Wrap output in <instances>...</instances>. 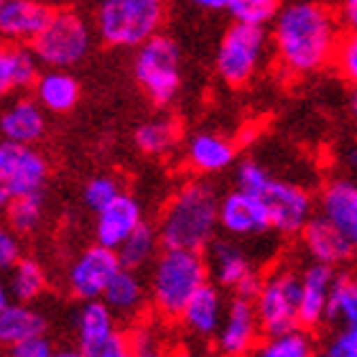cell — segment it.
I'll list each match as a JSON object with an SVG mask.
<instances>
[{"label":"cell","mask_w":357,"mask_h":357,"mask_svg":"<svg viewBox=\"0 0 357 357\" xmlns=\"http://www.w3.org/2000/svg\"><path fill=\"white\" fill-rule=\"evenodd\" d=\"M342 36V18L327 3L291 0L275 15L271 49L289 77H309L335 64Z\"/></svg>","instance_id":"cell-1"},{"label":"cell","mask_w":357,"mask_h":357,"mask_svg":"<svg viewBox=\"0 0 357 357\" xmlns=\"http://www.w3.org/2000/svg\"><path fill=\"white\" fill-rule=\"evenodd\" d=\"M220 227V197L209 181H189L174 194L158 220L164 248L207 250Z\"/></svg>","instance_id":"cell-2"},{"label":"cell","mask_w":357,"mask_h":357,"mask_svg":"<svg viewBox=\"0 0 357 357\" xmlns=\"http://www.w3.org/2000/svg\"><path fill=\"white\" fill-rule=\"evenodd\" d=\"M235 184L266 202L273 230L281 235H296L314 217V199L304 186L275 178L258 161H243L235 172Z\"/></svg>","instance_id":"cell-3"},{"label":"cell","mask_w":357,"mask_h":357,"mask_svg":"<svg viewBox=\"0 0 357 357\" xmlns=\"http://www.w3.org/2000/svg\"><path fill=\"white\" fill-rule=\"evenodd\" d=\"M209 278L207 258L199 250H178L164 248L151 268L149 294L151 304L166 319L181 317L189 298L204 286Z\"/></svg>","instance_id":"cell-4"},{"label":"cell","mask_w":357,"mask_h":357,"mask_svg":"<svg viewBox=\"0 0 357 357\" xmlns=\"http://www.w3.org/2000/svg\"><path fill=\"white\" fill-rule=\"evenodd\" d=\"M166 0H110L97 6V33L107 46L138 49L161 33Z\"/></svg>","instance_id":"cell-5"},{"label":"cell","mask_w":357,"mask_h":357,"mask_svg":"<svg viewBox=\"0 0 357 357\" xmlns=\"http://www.w3.org/2000/svg\"><path fill=\"white\" fill-rule=\"evenodd\" d=\"M268 52H271V33H266V29L232 21L217 46V75L230 87H245L266 67Z\"/></svg>","instance_id":"cell-6"},{"label":"cell","mask_w":357,"mask_h":357,"mask_svg":"<svg viewBox=\"0 0 357 357\" xmlns=\"http://www.w3.org/2000/svg\"><path fill=\"white\" fill-rule=\"evenodd\" d=\"M133 75L151 102L158 107L172 105L181 89V52L176 41L158 33L138 46Z\"/></svg>","instance_id":"cell-7"},{"label":"cell","mask_w":357,"mask_h":357,"mask_svg":"<svg viewBox=\"0 0 357 357\" xmlns=\"http://www.w3.org/2000/svg\"><path fill=\"white\" fill-rule=\"evenodd\" d=\"M92 33L82 15L75 10H54L52 21L31 44L36 59L52 69H69L87 56Z\"/></svg>","instance_id":"cell-8"},{"label":"cell","mask_w":357,"mask_h":357,"mask_svg":"<svg viewBox=\"0 0 357 357\" xmlns=\"http://www.w3.org/2000/svg\"><path fill=\"white\" fill-rule=\"evenodd\" d=\"M298 291L301 273L291 268L271 271L261 281L253 304L266 335H281L298 327Z\"/></svg>","instance_id":"cell-9"},{"label":"cell","mask_w":357,"mask_h":357,"mask_svg":"<svg viewBox=\"0 0 357 357\" xmlns=\"http://www.w3.org/2000/svg\"><path fill=\"white\" fill-rule=\"evenodd\" d=\"M49 178V161L36 146L0 141V184L13 197L41 194Z\"/></svg>","instance_id":"cell-10"},{"label":"cell","mask_w":357,"mask_h":357,"mask_svg":"<svg viewBox=\"0 0 357 357\" xmlns=\"http://www.w3.org/2000/svg\"><path fill=\"white\" fill-rule=\"evenodd\" d=\"M118 250H110L105 245H89L77 255L67 273L69 294L79 301H97L102 298L105 289L110 286L115 273L120 271Z\"/></svg>","instance_id":"cell-11"},{"label":"cell","mask_w":357,"mask_h":357,"mask_svg":"<svg viewBox=\"0 0 357 357\" xmlns=\"http://www.w3.org/2000/svg\"><path fill=\"white\" fill-rule=\"evenodd\" d=\"M261 319L255 312L253 298L232 296L227 301V312L215 335V350L220 357H248L258 347Z\"/></svg>","instance_id":"cell-12"},{"label":"cell","mask_w":357,"mask_h":357,"mask_svg":"<svg viewBox=\"0 0 357 357\" xmlns=\"http://www.w3.org/2000/svg\"><path fill=\"white\" fill-rule=\"evenodd\" d=\"M207 250L209 273H212L217 286L232 291L235 296L253 298L261 281L255 278V266L250 261V255L232 240H215Z\"/></svg>","instance_id":"cell-13"},{"label":"cell","mask_w":357,"mask_h":357,"mask_svg":"<svg viewBox=\"0 0 357 357\" xmlns=\"http://www.w3.org/2000/svg\"><path fill=\"white\" fill-rule=\"evenodd\" d=\"M220 227L230 238H261L273 230V222L261 197L235 186L220 199Z\"/></svg>","instance_id":"cell-14"},{"label":"cell","mask_w":357,"mask_h":357,"mask_svg":"<svg viewBox=\"0 0 357 357\" xmlns=\"http://www.w3.org/2000/svg\"><path fill=\"white\" fill-rule=\"evenodd\" d=\"M337 275L335 268L324 263H309L301 271V291H298V327L314 329L329 319L332 296H335Z\"/></svg>","instance_id":"cell-15"},{"label":"cell","mask_w":357,"mask_h":357,"mask_svg":"<svg viewBox=\"0 0 357 357\" xmlns=\"http://www.w3.org/2000/svg\"><path fill=\"white\" fill-rule=\"evenodd\" d=\"M54 10L44 0H3L0 36L10 44H33L49 26Z\"/></svg>","instance_id":"cell-16"},{"label":"cell","mask_w":357,"mask_h":357,"mask_svg":"<svg viewBox=\"0 0 357 357\" xmlns=\"http://www.w3.org/2000/svg\"><path fill=\"white\" fill-rule=\"evenodd\" d=\"M143 225V209L135 197L120 194L105 209L97 212L95 220V240L97 245H105L110 250H118L130 235Z\"/></svg>","instance_id":"cell-17"},{"label":"cell","mask_w":357,"mask_h":357,"mask_svg":"<svg viewBox=\"0 0 357 357\" xmlns=\"http://www.w3.org/2000/svg\"><path fill=\"white\" fill-rule=\"evenodd\" d=\"M115 314L102 298L97 301H82V306L75 314V337L77 347L87 357H97L107 344L118 337Z\"/></svg>","instance_id":"cell-18"},{"label":"cell","mask_w":357,"mask_h":357,"mask_svg":"<svg viewBox=\"0 0 357 357\" xmlns=\"http://www.w3.org/2000/svg\"><path fill=\"white\" fill-rule=\"evenodd\" d=\"M319 215L357 248V181L329 178L319 194Z\"/></svg>","instance_id":"cell-19"},{"label":"cell","mask_w":357,"mask_h":357,"mask_svg":"<svg viewBox=\"0 0 357 357\" xmlns=\"http://www.w3.org/2000/svg\"><path fill=\"white\" fill-rule=\"evenodd\" d=\"M225 312H227V301L222 296V289L217 283H204L184 306L181 312V324L189 335L199 337V340H209L217 335V329L222 324Z\"/></svg>","instance_id":"cell-20"},{"label":"cell","mask_w":357,"mask_h":357,"mask_svg":"<svg viewBox=\"0 0 357 357\" xmlns=\"http://www.w3.org/2000/svg\"><path fill=\"white\" fill-rule=\"evenodd\" d=\"M301 243H304L306 255L314 263H324V266H342L352 258L357 248L350 240L344 238L342 232L337 230L335 225H329L324 217H312L309 225L301 230Z\"/></svg>","instance_id":"cell-21"},{"label":"cell","mask_w":357,"mask_h":357,"mask_svg":"<svg viewBox=\"0 0 357 357\" xmlns=\"http://www.w3.org/2000/svg\"><path fill=\"white\" fill-rule=\"evenodd\" d=\"M238 158L235 143L215 130H199L186 141V164L199 174H222Z\"/></svg>","instance_id":"cell-22"},{"label":"cell","mask_w":357,"mask_h":357,"mask_svg":"<svg viewBox=\"0 0 357 357\" xmlns=\"http://www.w3.org/2000/svg\"><path fill=\"white\" fill-rule=\"evenodd\" d=\"M44 133H46V115H44V107L36 100H29V97L15 100L0 115V135H3V141L36 146L44 138Z\"/></svg>","instance_id":"cell-23"},{"label":"cell","mask_w":357,"mask_h":357,"mask_svg":"<svg viewBox=\"0 0 357 357\" xmlns=\"http://www.w3.org/2000/svg\"><path fill=\"white\" fill-rule=\"evenodd\" d=\"M38 79V59L33 49L21 44H0V97L13 89L33 87Z\"/></svg>","instance_id":"cell-24"},{"label":"cell","mask_w":357,"mask_h":357,"mask_svg":"<svg viewBox=\"0 0 357 357\" xmlns=\"http://www.w3.org/2000/svg\"><path fill=\"white\" fill-rule=\"evenodd\" d=\"M33 95L44 110L61 115L79 102V82L67 69H49L44 75H38L36 84H33Z\"/></svg>","instance_id":"cell-25"},{"label":"cell","mask_w":357,"mask_h":357,"mask_svg":"<svg viewBox=\"0 0 357 357\" xmlns=\"http://www.w3.org/2000/svg\"><path fill=\"white\" fill-rule=\"evenodd\" d=\"M44 332V314H38L29 304L15 301V304H8L0 309V344L13 347V344L26 342L31 337H41Z\"/></svg>","instance_id":"cell-26"},{"label":"cell","mask_w":357,"mask_h":357,"mask_svg":"<svg viewBox=\"0 0 357 357\" xmlns=\"http://www.w3.org/2000/svg\"><path fill=\"white\" fill-rule=\"evenodd\" d=\"M102 301L110 306L115 317H135L146 306V286L138 278V271L120 268L110 286L105 289Z\"/></svg>","instance_id":"cell-27"},{"label":"cell","mask_w":357,"mask_h":357,"mask_svg":"<svg viewBox=\"0 0 357 357\" xmlns=\"http://www.w3.org/2000/svg\"><path fill=\"white\" fill-rule=\"evenodd\" d=\"M158 245H161L158 230H153L151 225L143 222L141 227L118 248L120 266L128 268V271H141V268H146L149 263H153L158 258Z\"/></svg>","instance_id":"cell-28"},{"label":"cell","mask_w":357,"mask_h":357,"mask_svg":"<svg viewBox=\"0 0 357 357\" xmlns=\"http://www.w3.org/2000/svg\"><path fill=\"white\" fill-rule=\"evenodd\" d=\"M8 289H10V296L15 301H23V304L38 298L46 289L44 266L38 261H33V258H21V261L10 268V283H8Z\"/></svg>","instance_id":"cell-29"},{"label":"cell","mask_w":357,"mask_h":357,"mask_svg":"<svg viewBox=\"0 0 357 357\" xmlns=\"http://www.w3.org/2000/svg\"><path fill=\"white\" fill-rule=\"evenodd\" d=\"M178 143V126L169 118H156L143 123L135 130V146L146 156H166Z\"/></svg>","instance_id":"cell-30"},{"label":"cell","mask_w":357,"mask_h":357,"mask_svg":"<svg viewBox=\"0 0 357 357\" xmlns=\"http://www.w3.org/2000/svg\"><path fill=\"white\" fill-rule=\"evenodd\" d=\"M314 340L304 329H289L281 335H268L266 342L255 347L253 357H314Z\"/></svg>","instance_id":"cell-31"},{"label":"cell","mask_w":357,"mask_h":357,"mask_svg":"<svg viewBox=\"0 0 357 357\" xmlns=\"http://www.w3.org/2000/svg\"><path fill=\"white\" fill-rule=\"evenodd\" d=\"M8 225L18 235H31L38 230V225L44 220V192L41 194H26V197H13L6 207Z\"/></svg>","instance_id":"cell-32"},{"label":"cell","mask_w":357,"mask_h":357,"mask_svg":"<svg viewBox=\"0 0 357 357\" xmlns=\"http://www.w3.org/2000/svg\"><path fill=\"white\" fill-rule=\"evenodd\" d=\"M281 0H232L227 13L235 23H248V26H273L275 15L281 13Z\"/></svg>","instance_id":"cell-33"},{"label":"cell","mask_w":357,"mask_h":357,"mask_svg":"<svg viewBox=\"0 0 357 357\" xmlns=\"http://www.w3.org/2000/svg\"><path fill=\"white\" fill-rule=\"evenodd\" d=\"M329 319H337L342 327H357V275L337 278Z\"/></svg>","instance_id":"cell-34"},{"label":"cell","mask_w":357,"mask_h":357,"mask_svg":"<svg viewBox=\"0 0 357 357\" xmlns=\"http://www.w3.org/2000/svg\"><path fill=\"white\" fill-rule=\"evenodd\" d=\"M120 194H123V189H120L118 178L105 176V174L102 176H92L87 184H84V204L97 215V212L107 207L112 199H118Z\"/></svg>","instance_id":"cell-35"},{"label":"cell","mask_w":357,"mask_h":357,"mask_svg":"<svg viewBox=\"0 0 357 357\" xmlns=\"http://www.w3.org/2000/svg\"><path fill=\"white\" fill-rule=\"evenodd\" d=\"M335 67L344 82L357 87V29L347 31L342 36V44H340L335 56Z\"/></svg>","instance_id":"cell-36"},{"label":"cell","mask_w":357,"mask_h":357,"mask_svg":"<svg viewBox=\"0 0 357 357\" xmlns=\"http://www.w3.org/2000/svg\"><path fill=\"white\" fill-rule=\"evenodd\" d=\"M128 344H130V357H169L158 347L156 335L149 327L135 329L133 335L128 337Z\"/></svg>","instance_id":"cell-37"},{"label":"cell","mask_w":357,"mask_h":357,"mask_svg":"<svg viewBox=\"0 0 357 357\" xmlns=\"http://www.w3.org/2000/svg\"><path fill=\"white\" fill-rule=\"evenodd\" d=\"M21 261V243L10 225L0 222V268H13Z\"/></svg>","instance_id":"cell-38"},{"label":"cell","mask_w":357,"mask_h":357,"mask_svg":"<svg viewBox=\"0 0 357 357\" xmlns=\"http://www.w3.org/2000/svg\"><path fill=\"white\" fill-rule=\"evenodd\" d=\"M8 350H10V357H54L56 355V350L52 347V342H49L46 335L31 337V340L13 344V347H8Z\"/></svg>","instance_id":"cell-39"},{"label":"cell","mask_w":357,"mask_h":357,"mask_svg":"<svg viewBox=\"0 0 357 357\" xmlns=\"http://www.w3.org/2000/svg\"><path fill=\"white\" fill-rule=\"evenodd\" d=\"M332 357H357V327H342V332L329 342Z\"/></svg>","instance_id":"cell-40"},{"label":"cell","mask_w":357,"mask_h":357,"mask_svg":"<svg viewBox=\"0 0 357 357\" xmlns=\"http://www.w3.org/2000/svg\"><path fill=\"white\" fill-rule=\"evenodd\" d=\"M337 13H340V18H342L344 29H347V31L357 29V0H340Z\"/></svg>","instance_id":"cell-41"},{"label":"cell","mask_w":357,"mask_h":357,"mask_svg":"<svg viewBox=\"0 0 357 357\" xmlns=\"http://www.w3.org/2000/svg\"><path fill=\"white\" fill-rule=\"evenodd\" d=\"M97 357H130V344H128V337L118 335Z\"/></svg>","instance_id":"cell-42"},{"label":"cell","mask_w":357,"mask_h":357,"mask_svg":"<svg viewBox=\"0 0 357 357\" xmlns=\"http://www.w3.org/2000/svg\"><path fill=\"white\" fill-rule=\"evenodd\" d=\"M189 3L202 8V10H227L232 0H189Z\"/></svg>","instance_id":"cell-43"},{"label":"cell","mask_w":357,"mask_h":357,"mask_svg":"<svg viewBox=\"0 0 357 357\" xmlns=\"http://www.w3.org/2000/svg\"><path fill=\"white\" fill-rule=\"evenodd\" d=\"M344 166H347V169H350V174H355L357 176V143L355 146H350V149L344 151Z\"/></svg>","instance_id":"cell-44"},{"label":"cell","mask_w":357,"mask_h":357,"mask_svg":"<svg viewBox=\"0 0 357 357\" xmlns=\"http://www.w3.org/2000/svg\"><path fill=\"white\" fill-rule=\"evenodd\" d=\"M169 357H209L202 350H194V347H176V350L169 352Z\"/></svg>","instance_id":"cell-45"},{"label":"cell","mask_w":357,"mask_h":357,"mask_svg":"<svg viewBox=\"0 0 357 357\" xmlns=\"http://www.w3.org/2000/svg\"><path fill=\"white\" fill-rule=\"evenodd\" d=\"M8 298H10V289H8L6 283L0 281V309H3V306H8V304H10V301H8Z\"/></svg>","instance_id":"cell-46"},{"label":"cell","mask_w":357,"mask_h":357,"mask_svg":"<svg viewBox=\"0 0 357 357\" xmlns=\"http://www.w3.org/2000/svg\"><path fill=\"white\" fill-rule=\"evenodd\" d=\"M54 357H87V355H84V352L77 347V350H59Z\"/></svg>","instance_id":"cell-47"},{"label":"cell","mask_w":357,"mask_h":357,"mask_svg":"<svg viewBox=\"0 0 357 357\" xmlns=\"http://www.w3.org/2000/svg\"><path fill=\"white\" fill-rule=\"evenodd\" d=\"M350 115H352V120L357 123V87L352 89V95H350Z\"/></svg>","instance_id":"cell-48"},{"label":"cell","mask_w":357,"mask_h":357,"mask_svg":"<svg viewBox=\"0 0 357 357\" xmlns=\"http://www.w3.org/2000/svg\"><path fill=\"white\" fill-rule=\"evenodd\" d=\"M8 202H10V194H8L6 189H3V184H0V212H6Z\"/></svg>","instance_id":"cell-49"},{"label":"cell","mask_w":357,"mask_h":357,"mask_svg":"<svg viewBox=\"0 0 357 357\" xmlns=\"http://www.w3.org/2000/svg\"><path fill=\"white\" fill-rule=\"evenodd\" d=\"M314 357H332V355H329V352L324 350V352H317V355H314Z\"/></svg>","instance_id":"cell-50"},{"label":"cell","mask_w":357,"mask_h":357,"mask_svg":"<svg viewBox=\"0 0 357 357\" xmlns=\"http://www.w3.org/2000/svg\"><path fill=\"white\" fill-rule=\"evenodd\" d=\"M92 3H97V6H102V3H110V0H92Z\"/></svg>","instance_id":"cell-51"},{"label":"cell","mask_w":357,"mask_h":357,"mask_svg":"<svg viewBox=\"0 0 357 357\" xmlns=\"http://www.w3.org/2000/svg\"><path fill=\"white\" fill-rule=\"evenodd\" d=\"M0 6H3V0H0Z\"/></svg>","instance_id":"cell-52"}]
</instances>
